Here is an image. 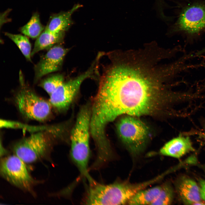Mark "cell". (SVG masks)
Here are the masks:
<instances>
[{
  "label": "cell",
  "mask_w": 205,
  "mask_h": 205,
  "mask_svg": "<svg viewBox=\"0 0 205 205\" xmlns=\"http://www.w3.org/2000/svg\"><path fill=\"white\" fill-rule=\"evenodd\" d=\"M50 133L39 132L19 140L12 146L13 154L27 164L48 159L55 140Z\"/></svg>",
  "instance_id": "4"
},
{
  "label": "cell",
  "mask_w": 205,
  "mask_h": 205,
  "mask_svg": "<svg viewBox=\"0 0 205 205\" xmlns=\"http://www.w3.org/2000/svg\"><path fill=\"white\" fill-rule=\"evenodd\" d=\"M26 164L13 154L2 157L0 160V175L11 184L34 195V187L41 182L32 177Z\"/></svg>",
  "instance_id": "6"
},
{
  "label": "cell",
  "mask_w": 205,
  "mask_h": 205,
  "mask_svg": "<svg viewBox=\"0 0 205 205\" xmlns=\"http://www.w3.org/2000/svg\"><path fill=\"white\" fill-rule=\"evenodd\" d=\"M91 111L87 106L81 108L71 134L70 155L82 176L87 179L90 156L89 132Z\"/></svg>",
  "instance_id": "3"
},
{
  "label": "cell",
  "mask_w": 205,
  "mask_h": 205,
  "mask_svg": "<svg viewBox=\"0 0 205 205\" xmlns=\"http://www.w3.org/2000/svg\"><path fill=\"white\" fill-rule=\"evenodd\" d=\"M82 7L81 5L76 4L67 11L61 12L53 15L45 29L54 33L64 32L73 24V22L71 19L73 14Z\"/></svg>",
  "instance_id": "12"
},
{
  "label": "cell",
  "mask_w": 205,
  "mask_h": 205,
  "mask_svg": "<svg viewBox=\"0 0 205 205\" xmlns=\"http://www.w3.org/2000/svg\"><path fill=\"white\" fill-rule=\"evenodd\" d=\"M126 54L102 76L92 108L98 120L107 125L122 114L139 116L164 111L174 103V93L164 83L165 70L157 69L146 56Z\"/></svg>",
  "instance_id": "1"
},
{
  "label": "cell",
  "mask_w": 205,
  "mask_h": 205,
  "mask_svg": "<svg viewBox=\"0 0 205 205\" xmlns=\"http://www.w3.org/2000/svg\"><path fill=\"white\" fill-rule=\"evenodd\" d=\"M45 28L41 23L39 14H34L29 21L21 27L20 31L24 35L32 38H37Z\"/></svg>",
  "instance_id": "15"
},
{
  "label": "cell",
  "mask_w": 205,
  "mask_h": 205,
  "mask_svg": "<svg viewBox=\"0 0 205 205\" xmlns=\"http://www.w3.org/2000/svg\"><path fill=\"white\" fill-rule=\"evenodd\" d=\"M173 190L171 186L166 184L162 186L157 197L151 205H170L173 198Z\"/></svg>",
  "instance_id": "18"
},
{
  "label": "cell",
  "mask_w": 205,
  "mask_h": 205,
  "mask_svg": "<svg viewBox=\"0 0 205 205\" xmlns=\"http://www.w3.org/2000/svg\"><path fill=\"white\" fill-rule=\"evenodd\" d=\"M178 193L184 203L190 204H205L201 202L200 188L193 180L182 179L177 185Z\"/></svg>",
  "instance_id": "11"
},
{
  "label": "cell",
  "mask_w": 205,
  "mask_h": 205,
  "mask_svg": "<svg viewBox=\"0 0 205 205\" xmlns=\"http://www.w3.org/2000/svg\"><path fill=\"white\" fill-rule=\"evenodd\" d=\"M64 33L52 32L44 29L35 42L31 56L40 51L50 49L55 46L62 38Z\"/></svg>",
  "instance_id": "13"
},
{
  "label": "cell",
  "mask_w": 205,
  "mask_h": 205,
  "mask_svg": "<svg viewBox=\"0 0 205 205\" xmlns=\"http://www.w3.org/2000/svg\"><path fill=\"white\" fill-rule=\"evenodd\" d=\"M20 76V87L14 98L18 111L26 119L40 122L48 120L52 114V107L49 101L27 86L21 73Z\"/></svg>",
  "instance_id": "5"
},
{
  "label": "cell",
  "mask_w": 205,
  "mask_h": 205,
  "mask_svg": "<svg viewBox=\"0 0 205 205\" xmlns=\"http://www.w3.org/2000/svg\"><path fill=\"white\" fill-rule=\"evenodd\" d=\"M67 50L60 45H55L42 57L34 67V80L58 70Z\"/></svg>",
  "instance_id": "9"
},
{
  "label": "cell",
  "mask_w": 205,
  "mask_h": 205,
  "mask_svg": "<svg viewBox=\"0 0 205 205\" xmlns=\"http://www.w3.org/2000/svg\"><path fill=\"white\" fill-rule=\"evenodd\" d=\"M120 137L130 153L134 156L144 150L149 135V130L143 122L134 116L122 118L117 125Z\"/></svg>",
  "instance_id": "7"
},
{
  "label": "cell",
  "mask_w": 205,
  "mask_h": 205,
  "mask_svg": "<svg viewBox=\"0 0 205 205\" xmlns=\"http://www.w3.org/2000/svg\"><path fill=\"white\" fill-rule=\"evenodd\" d=\"M162 186L142 189L137 193L128 203L130 205H151L157 197Z\"/></svg>",
  "instance_id": "14"
},
{
  "label": "cell",
  "mask_w": 205,
  "mask_h": 205,
  "mask_svg": "<svg viewBox=\"0 0 205 205\" xmlns=\"http://www.w3.org/2000/svg\"><path fill=\"white\" fill-rule=\"evenodd\" d=\"M176 7L175 20L169 25L167 34L193 44L205 34V0H188Z\"/></svg>",
  "instance_id": "2"
},
{
  "label": "cell",
  "mask_w": 205,
  "mask_h": 205,
  "mask_svg": "<svg viewBox=\"0 0 205 205\" xmlns=\"http://www.w3.org/2000/svg\"><path fill=\"white\" fill-rule=\"evenodd\" d=\"M200 185V191L201 198L205 201V180L200 179L199 180Z\"/></svg>",
  "instance_id": "20"
},
{
  "label": "cell",
  "mask_w": 205,
  "mask_h": 205,
  "mask_svg": "<svg viewBox=\"0 0 205 205\" xmlns=\"http://www.w3.org/2000/svg\"><path fill=\"white\" fill-rule=\"evenodd\" d=\"M202 137L205 140V125H204L202 132L201 134Z\"/></svg>",
  "instance_id": "21"
},
{
  "label": "cell",
  "mask_w": 205,
  "mask_h": 205,
  "mask_svg": "<svg viewBox=\"0 0 205 205\" xmlns=\"http://www.w3.org/2000/svg\"><path fill=\"white\" fill-rule=\"evenodd\" d=\"M171 1L174 0H170ZM169 4L166 0H155L153 5V8L158 11H162L166 8Z\"/></svg>",
  "instance_id": "19"
},
{
  "label": "cell",
  "mask_w": 205,
  "mask_h": 205,
  "mask_svg": "<svg viewBox=\"0 0 205 205\" xmlns=\"http://www.w3.org/2000/svg\"><path fill=\"white\" fill-rule=\"evenodd\" d=\"M202 50L203 52L205 53V47L203 48Z\"/></svg>",
  "instance_id": "22"
},
{
  "label": "cell",
  "mask_w": 205,
  "mask_h": 205,
  "mask_svg": "<svg viewBox=\"0 0 205 205\" xmlns=\"http://www.w3.org/2000/svg\"><path fill=\"white\" fill-rule=\"evenodd\" d=\"M63 76L59 74L51 76L42 80L39 86L50 95L63 82Z\"/></svg>",
  "instance_id": "17"
},
{
  "label": "cell",
  "mask_w": 205,
  "mask_h": 205,
  "mask_svg": "<svg viewBox=\"0 0 205 205\" xmlns=\"http://www.w3.org/2000/svg\"><path fill=\"white\" fill-rule=\"evenodd\" d=\"M91 68L81 75L63 82L50 95L49 101L52 108L59 111L66 109L70 105L83 81L91 76L93 71Z\"/></svg>",
  "instance_id": "8"
},
{
  "label": "cell",
  "mask_w": 205,
  "mask_h": 205,
  "mask_svg": "<svg viewBox=\"0 0 205 205\" xmlns=\"http://www.w3.org/2000/svg\"><path fill=\"white\" fill-rule=\"evenodd\" d=\"M5 34L15 43L26 59L31 62V45L26 36L7 32H5Z\"/></svg>",
  "instance_id": "16"
},
{
  "label": "cell",
  "mask_w": 205,
  "mask_h": 205,
  "mask_svg": "<svg viewBox=\"0 0 205 205\" xmlns=\"http://www.w3.org/2000/svg\"><path fill=\"white\" fill-rule=\"evenodd\" d=\"M194 150L189 137L180 135L165 144L160 150L159 153L161 155L179 158Z\"/></svg>",
  "instance_id": "10"
}]
</instances>
